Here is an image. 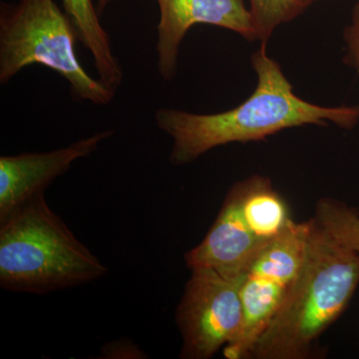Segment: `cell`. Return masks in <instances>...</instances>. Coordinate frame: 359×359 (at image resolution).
Listing matches in <instances>:
<instances>
[{"label":"cell","instance_id":"obj_3","mask_svg":"<svg viewBox=\"0 0 359 359\" xmlns=\"http://www.w3.org/2000/svg\"><path fill=\"white\" fill-rule=\"evenodd\" d=\"M107 273V266L52 211L44 193L0 222L4 290L46 294L94 282Z\"/></svg>","mask_w":359,"mask_h":359},{"label":"cell","instance_id":"obj_14","mask_svg":"<svg viewBox=\"0 0 359 359\" xmlns=\"http://www.w3.org/2000/svg\"><path fill=\"white\" fill-rule=\"evenodd\" d=\"M344 39L346 46L344 63L359 69V2L353 7L351 21L344 29Z\"/></svg>","mask_w":359,"mask_h":359},{"label":"cell","instance_id":"obj_10","mask_svg":"<svg viewBox=\"0 0 359 359\" xmlns=\"http://www.w3.org/2000/svg\"><path fill=\"white\" fill-rule=\"evenodd\" d=\"M241 204L250 231L259 241L275 240L292 223L283 198L273 190L269 179L250 177L236 184Z\"/></svg>","mask_w":359,"mask_h":359},{"label":"cell","instance_id":"obj_16","mask_svg":"<svg viewBox=\"0 0 359 359\" xmlns=\"http://www.w3.org/2000/svg\"><path fill=\"white\" fill-rule=\"evenodd\" d=\"M111 2V0H97V11H98L99 14L102 13L104 11V9L106 8V7L108 6V4H109Z\"/></svg>","mask_w":359,"mask_h":359},{"label":"cell","instance_id":"obj_8","mask_svg":"<svg viewBox=\"0 0 359 359\" xmlns=\"http://www.w3.org/2000/svg\"><path fill=\"white\" fill-rule=\"evenodd\" d=\"M114 130L96 132L49 152L21 153L0 157V222L11 212L45 192L59 177L69 171L73 163L93 154Z\"/></svg>","mask_w":359,"mask_h":359},{"label":"cell","instance_id":"obj_1","mask_svg":"<svg viewBox=\"0 0 359 359\" xmlns=\"http://www.w3.org/2000/svg\"><path fill=\"white\" fill-rule=\"evenodd\" d=\"M262 44L252 56L257 84L254 93L233 109L196 114L175 108L156 111L158 128L173 139L170 162L183 166L212 149L226 144L264 140L285 129L334 123L353 129L359 121V105L323 107L304 100L283 74L280 65Z\"/></svg>","mask_w":359,"mask_h":359},{"label":"cell","instance_id":"obj_13","mask_svg":"<svg viewBox=\"0 0 359 359\" xmlns=\"http://www.w3.org/2000/svg\"><path fill=\"white\" fill-rule=\"evenodd\" d=\"M314 221L323 230L359 254V214L344 203L321 200Z\"/></svg>","mask_w":359,"mask_h":359},{"label":"cell","instance_id":"obj_7","mask_svg":"<svg viewBox=\"0 0 359 359\" xmlns=\"http://www.w3.org/2000/svg\"><path fill=\"white\" fill-rule=\"evenodd\" d=\"M157 69L165 81H172L178 67L180 47L187 32L208 25L236 32L248 41H257L256 29L244 0H157Z\"/></svg>","mask_w":359,"mask_h":359},{"label":"cell","instance_id":"obj_15","mask_svg":"<svg viewBox=\"0 0 359 359\" xmlns=\"http://www.w3.org/2000/svg\"><path fill=\"white\" fill-rule=\"evenodd\" d=\"M120 351L115 358H146L140 349L134 346L128 340H119V341L111 342L107 346H104L102 353H110V351Z\"/></svg>","mask_w":359,"mask_h":359},{"label":"cell","instance_id":"obj_11","mask_svg":"<svg viewBox=\"0 0 359 359\" xmlns=\"http://www.w3.org/2000/svg\"><path fill=\"white\" fill-rule=\"evenodd\" d=\"M65 11L72 20L79 42L94 59L98 79L116 92L122 84L123 70L114 55L108 32L99 20V13L91 0H63Z\"/></svg>","mask_w":359,"mask_h":359},{"label":"cell","instance_id":"obj_5","mask_svg":"<svg viewBox=\"0 0 359 359\" xmlns=\"http://www.w3.org/2000/svg\"><path fill=\"white\" fill-rule=\"evenodd\" d=\"M313 219L292 222L264 245L242 276L243 325L237 339L224 348V358H249L257 339L271 325L299 276Z\"/></svg>","mask_w":359,"mask_h":359},{"label":"cell","instance_id":"obj_6","mask_svg":"<svg viewBox=\"0 0 359 359\" xmlns=\"http://www.w3.org/2000/svg\"><path fill=\"white\" fill-rule=\"evenodd\" d=\"M191 271L176 313L183 337L181 358H211L240 334L243 275L226 276L211 269Z\"/></svg>","mask_w":359,"mask_h":359},{"label":"cell","instance_id":"obj_12","mask_svg":"<svg viewBox=\"0 0 359 359\" xmlns=\"http://www.w3.org/2000/svg\"><path fill=\"white\" fill-rule=\"evenodd\" d=\"M257 40L268 44L278 26L294 20L318 0H248Z\"/></svg>","mask_w":359,"mask_h":359},{"label":"cell","instance_id":"obj_4","mask_svg":"<svg viewBox=\"0 0 359 359\" xmlns=\"http://www.w3.org/2000/svg\"><path fill=\"white\" fill-rule=\"evenodd\" d=\"M78 34L72 20L55 0H20L0 6V84L21 70L40 65L69 84L73 98L106 106L115 92L90 76L78 60Z\"/></svg>","mask_w":359,"mask_h":359},{"label":"cell","instance_id":"obj_2","mask_svg":"<svg viewBox=\"0 0 359 359\" xmlns=\"http://www.w3.org/2000/svg\"><path fill=\"white\" fill-rule=\"evenodd\" d=\"M359 283V254L313 219L299 276L249 358L302 359L341 316Z\"/></svg>","mask_w":359,"mask_h":359},{"label":"cell","instance_id":"obj_9","mask_svg":"<svg viewBox=\"0 0 359 359\" xmlns=\"http://www.w3.org/2000/svg\"><path fill=\"white\" fill-rule=\"evenodd\" d=\"M266 244L250 231L235 185L209 233L200 245L187 252L185 262L190 269H211L224 276H240Z\"/></svg>","mask_w":359,"mask_h":359}]
</instances>
